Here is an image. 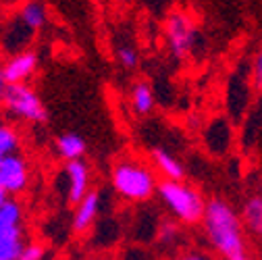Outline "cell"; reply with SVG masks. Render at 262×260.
<instances>
[{"label": "cell", "mask_w": 262, "mask_h": 260, "mask_svg": "<svg viewBox=\"0 0 262 260\" xmlns=\"http://www.w3.org/2000/svg\"><path fill=\"white\" fill-rule=\"evenodd\" d=\"M242 225H246V229L252 231L256 237L262 231V200L260 196H252L246 200L244 204V212H242Z\"/></svg>", "instance_id": "cell-13"}, {"label": "cell", "mask_w": 262, "mask_h": 260, "mask_svg": "<svg viewBox=\"0 0 262 260\" xmlns=\"http://www.w3.org/2000/svg\"><path fill=\"white\" fill-rule=\"evenodd\" d=\"M202 221H204L208 242L221 256H225V260L246 252L244 225H242L237 212L225 200L214 198V200L206 202Z\"/></svg>", "instance_id": "cell-1"}, {"label": "cell", "mask_w": 262, "mask_h": 260, "mask_svg": "<svg viewBox=\"0 0 262 260\" xmlns=\"http://www.w3.org/2000/svg\"><path fill=\"white\" fill-rule=\"evenodd\" d=\"M38 67V56L34 52H15L3 67L7 83H25Z\"/></svg>", "instance_id": "cell-8"}, {"label": "cell", "mask_w": 262, "mask_h": 260, "mask_svg": "<svg viewBox=\"0 0 262 260\" xmlns=\"http://www.w3.org/2000/svg\"><path fill=\"white\" fill-rule=\"evenodd\" d=\"M44 256H46V250L42 244H27L21 248L15 260H44Z\"/></svg>", "instance_id": "cell-18"}, {"label": "cell", "mask_w": 262, "mask_h": 260, "mask_svg": "<svg viewBox=\"0 0 262 260\" xmlns=\"http://www.w3.org/2000/svg\"><path fill=\"white\" fill-rule=\"evenodd\" d=\"M7 79H5V75H3V69H0V102H3V96H5V92H7Z\"/></svg>", "instance_id": "cell-20"}, {"label": "cell", "mask_w": 262, "mask_h": 260, "mask_svg": "<svg viewBox=\"0 0 262 260\" xmlns=\"http://www.w3.org/2000/svg\"><path fill=\"white\" fill-rule=\"evenodd\" d=\"M98 206H100V198H98L96 191H88L85 196L77 202L75 216H73V229H75L77 233H83L88 227L96 221V216H98Z\"/></svg>", "instance_id": "cell-10"}, {"label": "cell", "mask_w": 262, "mask_h": 260, "mask_svg": "<svg viewBox=\"0 0 262 260\" xmlns=\"http://www.w3.org/2000/svg\"><path fill=\"white\" fill-rule=\"evenodd\" d=\"M56 150L64 160H79L85 154V140L77 134H62L56 140Z\"/></svg>", "instance_id": "cell-12"}, {"label": "cell", "mask_w": 262, "mask_h": 260, "mask_svg": "<svg viewBox=\"0 0 262 260\" xmlns=\"http://www.w3.org/2000/svg\"><path fill=\"white\" fill-rule=\"evenodd\" d=\"M167 38H169V46L173 54L185 56L195 42L193 23L185 15H173L167 23Z\"/></svg>", "instance_id": "cell-7"}, {"label": "cell", "mask_w": 262, "mask_h": 260, "mask_svg": "<svg viewBox=\"0 0 262 260\" xmlns=\"http://www.w3.org/2000/svg\"><path fill=\"white\" fill-rule=\"evenodd\" d=\"M152 160H154V167L158 169V173L165 175V181H183V177H185L183 165L171 152L156 148V150H152Z\"/></svg>", "instance_id": "cell-11"}, {"label": "cell", "mask_w": 262, "mask_h": 260, "mask_svg": "<svg viewBox=\"0 0 262 260\" xmlns=\"http://www.w3.org/2000/svg\"><path fill=\"white\" fill-rule=\"evenodd\" d=\"M175 260H210V258L206 254H202V252H187V254L177 256Z\"/></svg>", "instance_id": "cell-19"}, {"label": "cell", "mask_w": 262, "mask_h": 260, "mask_svg": "<svg viewBox=\"0 0 262 260\" xmlns=\"http://www.w3.org/2000/svg\"><path fill=\"white\" fill-rule=\"evenodd\" d=\"M117 60L121 62V67H125V69H136L140 58H138V52L131 46H123V48L117 50Z\"/></svg>", "instance_id": "cell-17"}, {"label": "cell", "mask_w": 262, "mask_h": 260, "mask_svg": "<svg viewBox=\"0 0 262 260\" xmlns=\"http://www.w3.org/2000/svg\"><path fill=\"white\" fill-rule=\"evenodd\" d=\"M29 181V169L27 162L19 154H9L0 158V189L7 196L21 193L27 187Z\"/></svg>", "instance_id": "cell-6"}, {"label": "cell", "mask_w": 262, "mask_h": 260, "mask_svg": "<svg viewBox=\"0 0 262 260\" xmlns=\"http://www.w3.org/2000/svg\"><path fill=\"white\" fill-rule=\"evenodd\" d=\"M21 219L23 208L17 200L9 198L0 206V260H15L25 246Z\"/></svg>", "instance_id": "cell-4"}, {"label": "cell", "mask_w": 262, "mask_h": 260, "mask_svg": "<svg viewBox=\"0 0 262 260\" xmlns=\"http://www.w3.org/2000/svg\"><path fill=\"white\" fill-rule=\"evenodd\" d=\"M7 200H9V196H7V193H5L3 189H0V206H3V204H5Z\"/></svg>", "instance_id": "cell-22"}, {"label": "cell", "mask_w": 262, "mask_h": 260, "mask_svg": "<svg viewBox=\"0 0 262 260\" xmlns=\"http://www.w3.org/2000/svg\"><path fill=\"white\" fill-rule=\"evenodd\" d=\"M131 106L138 115H150L154 109V92L148 83H136L131 90Z\"/></svg>", "instance_id": "cell-14"}, {"label": "cell", "mask_w": 262, "mask_h": 260, "mask_svg": "<svg viewBox=\"0 0 262 260\" xmlns=\"http://www.w3.org/2000/svg\"><path fill=\"white\" fill-rule=\"evenodd\" d=\"M156 191H158L162 204L169 208V212L179 223L195 225L202 221L206 200L193 185H189L185 181H162L156 185Z\"/></svg>", "instance_id": "cell-3"}, {"label": "cell", "mask_w": 262, "mask_h": 260, "mask_svg": "<svg viewBox=\"0 0 262 260\" xmlns=\"http://www.w3.org/2000/svg\"><path fill=\"white\" fill-rule=\"evenodd\" d=\"M227 260H254L252 256H248V252H244V254H239V256H233V258H227Z\"/></svg>", "instance_id": "cell-21"}, {"label": "cell", "mask_w": 262, "mask_h": 260, "mask_svg": "<svg viewBox=\"0 0 262 260\" xmlns=\"http://www.w3.org/2000/svg\"><path fill=\"white\" fill-rule=\"evenodd\" d=\"M67 179H69L67 198L71 204H77L90 191V169L81 158L67 162Z\"/></svg>", "instance_id": "cell-9"}, {"label": "cell", "mask_w": 262, "mask_h": 260, "mask_svg": "<svg viewBox=\"0 0 262 260\" xmlns=\"http://www.w3.org/2000/svg\"><path fill=\"white\" fill-rule=\"evenodd\" d=\"M19 21L34 34V31H38L40 27H44L46 23V11L40 3H27L21 13H19Z\"/></svg>", "instance_id": "cell-15"}, {"label": "cell", "mask_w": 262, "mask_h": 260, "mask_svg": "<svg viewBox=\"0 0 262 260\" xmlns=\"http://www.w3.org/2000/svg\"><path fill=\"white\" fill-rule=\"evenodd\" d=\"M19 148V136L11 125H0V158L17 154Z\"/></svg>", "instance_id": "cell-16"}, {"label": "cell", "mask_w": 262, "mask_h": 260, "mask_svg": "<svg viewBox=\"0 0 262 260\" xmlns=\"http://www.w3.org/2000/svg\"><path fill=\"white\" fill-rule=\"evenodd\" d=\"M111 179L115 191L129 202L150 200L158 185L152 169L136 158H121L119 162H115Z\"/></svg>", "instance_id": "cell-2"}, {"label": "cell", "mask_w": 262, "mask_h": 260, "mask_svg": "<svg viewBox=\"0 0 262 260\" xmlns=\"http://www.w3.org/2000/svg\"><path fill=\"white\" fill-rule=\"evenodd\" d=\"M3 102L13 117H19L29 123H42L46 119V109L40 96L27 83H9L3 96Z\"/></svg>", "instance_id": "cell-5"}]
</instances>
